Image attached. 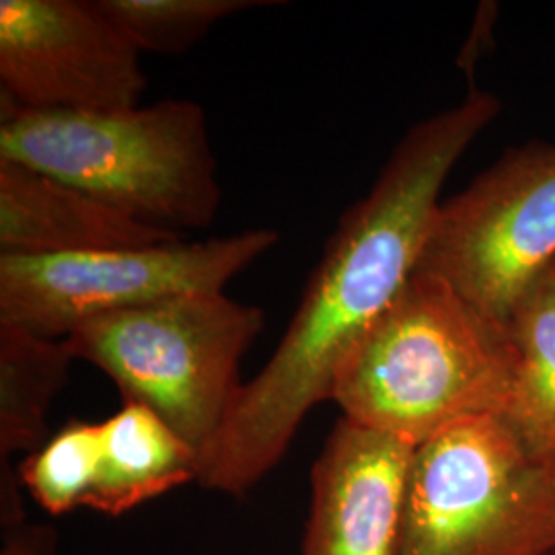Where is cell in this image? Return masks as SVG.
<instances>
[{
	"mask_svg": "<svg viewBox=\"0 0 555 555\" xmlns=\"http://www.w3.org/2000/svg\"><path fill=\"white\" fill-rule=\"evenodd\" d=\"M498 109L494 95L472 91L397 144L327 238L274 354L241 385L199 456L202 488L247 494L286 455L309 412L332 401L341 362L416 272L444 179Z\"/></svg>",
	"mask_w": 555,
	"mask_h": 555,
	"instance_id": "cell-1",
	"label": "cell"
},
{
	"mask_svg": "<svg viewBox=\"0 0 555 555\" xmlns=\"http://www.w3.org/2000/svg\"><path fill=\"white\" fill-rule=\"evenodd\" d=\"M515 373L506 325L416 270L341 362L332 401L341 416L420 447L461 422L504 416Z\"/></svg>",
	"mask_w": 555,
	"mask_h": 555,
	"instance_id": "cell-2",
	"label": "cell"
},
{
	"mask_svg": "<svg viewBox=\"0 0 555 555\" xmlns=\"http://www.w3.org/2000/svg\"><path fill=\"white\" fill-rule=\"evenodd\" d=\"M0 159L75 185L163 231H199L222 199L206 109L165 100L118 112H36L0 98Z\"/></svg>",
	"mask_w": 555,
	"mask_h": 555,
	"instance_id": "cell-3",
	"label": "cell"
},
{
	"mask_svg": "<svg viewBox=\"0 0 555 555\" xmlns=\"http://www.w3.org/2000/svg\"><path fill=\"white\" fill-rule=\"evenodd\" d=\"M263 325L258 305L204 293L89 319L64 339L116 383L121 401L153 410L202 456L237 399L241 360Z\"/></svg>",
	"mask_w": 555,
	"mask_h": 555,
	"instance_id": "cell-4",
	"label": "cell"
},
{
	"mask_svg": "<svg viewBox=\"0 0 555 555\" xmlns=\"http://www.w3.org/2000/svg\"><path fill=\"white\" fill-rule=\"evenodd\" d=\"M397 555H555V459L502 417H474L416 447Z\"/></svg>",
	"mask_w": 555,
	"mask_h": 555,
	"instance_id": "cell-5",
	"label": "cell"
},
{
	"mask_svg": "<svg viewBox=\"0 0 555 555\" xmlns=\"http://www.w3.org/2000/svg\"><path fill=\"white\" fill-rule=\"evenodd\" d=\"M278 241L274 229H247L227 237L130 249L0 254V321L64 339L89 319L167 298L224 293Z\"/></svg>",
	"mask_w": 555,
	"mask_h": 555,
	"instance_id": "cell-6",
	"label": "cell"
},
{
	"mask_svg": "<svg viewBox=\"0 0 555 555\" xmlns=\"http://www.w3.org/2000/svg\"><path fill=\"white\" fill-rule=\"evenodd\" d=\"M555 259V146L513 149L438 206L416 270L449 282L504 323L516 297Z\"/></svg>",
	"mask_w": 555,
	"mask_h": 555,
	"instance_id": "cell-7",
	"label": "cell"
},
{
	"mask_svg": "<svg viewBox=\"0 0 555 555\" xmlns=\"http://www.w3.org/2000/svg\"><path fill=\"white\" fill-rule=\"evenodd\" d=\"M139 48L95 0L0 2V98L36 112H118L146 91Z\"/></svg>",
	"mask_w": 555,
	"mask_h": 555,
	"instance_id": "cell-8",
	"label": "cell"
},
{
	"mask_svg": "<svg viewBox=\"0 0 555 555\" xmlns=\"http://www.w3.org/2000/svg\"><path fill=\"white\" fill-rule=\"evenodd\" d=\"M416 447L341 416L311 469L300 555H397Z\"/></svg>",
	"mask_w": 555,
	"mask_h": 555,
	"instance_id": "cell-9",
	"label": "cell"
},
{
	"mask_svg": "<svg viewBox=\"0 0 555 555\" xmlns=\"http://www.w3.org/2000/svg\"><path fill=\"white\" fill-rule=\"evenodd\" d=\"M179 241L79 188L0 159V254L64 256Z\"/></svg>",
	"mask_w": 555,
	"mask_h": 555,
	"instance_id": "cell-10",
	"label": "cell"
},
{
	"mask_svg": "<svg viewBox=\"0 0 555 555\" xmlns=\"http://www.w3.org/2000/svg\"><path fill=\"white\" fill-rule=\"evenodd\" d=\"M199 455L146 405L124 401L101 422L100 474L89 511L121 516L198 481Z\"/></svg>",
	"mask_w": 555,
	"mask_h": 555,
	"instance_id": "cell-11",
	"label": "cell"
},
{
	"mask_svg": "<svg viewBox=\"0 0 555 555\" xmlns=\"http://www.w3.org/2000/svg\"><path fill=\"white\" fill-rule=\"evenodd\" d=\"M504 325L516 373L502 422L533 455L555 459V259L522 288Z\"/></svg>",
	"mask_w": 555,
	"mask_h": 555,
	"instance_id": "cell-12",
	"label": "cell"
},
{
	"mask_svg": "<svg viewBox=\"0 0 555 555\" xmlns=\"http://www.w3.org/2000/svg\"><path fill=\"white\" fill-rule=\"evenodd\" d=\"M75 360L66 339L0 321V465L52 437L48 416Z\"/></svg>",
	"mask_w": 555,
	"mask_h": 555,
	"instance_id": "cell-13",
	"label": "cell"
},
{
	"mask_svg": "<svg viewBox=\"0 0 555 555\" xmlns=\"http://www.w3.org/2000/svg\"><path fill=\"white\" fill-rule=\"evenodd\" d=\"M101 463V422L68 420L20 463L21 488L46 515L87 508Z\"/></svg>",
	"mask_w": 555,
	"mask_h": 555,
	"instance_id": "cell-14",
	"label": "cell"
},
{
	"mask_svg": "<svg viewBox=\"0 0 555 555\" xmlns=\"http://www.w3.org/2000/svg\"><path fill=\"white\" fill-rule=\"evenodd\" d=\"M140 52L179 54L219 21L274 4L270 0H95Z\"/></svg>",
	"mask_w": 555,
	"mask_h": 555,
	"instance_id": "cell-15",
	"label": "cell"
},
{
	"mask_svg": "<svg viewBox=\"0 0 555 555\" xmlns=\"http://www.w3.org/2000/svg\"><path fill=\"white\" fill-rule=\"evenodd\" d=\"M59 533L52 525L23 520L2 527L0 555H56Z\"/></svg>",
	"mask_w": 555,
	"mask_h": 555,
	"instance_id": "cell-16",
	"label": "cell"
}]
</instances>
